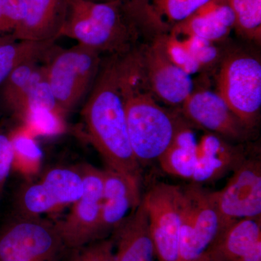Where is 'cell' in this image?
<instances>
[{
  "label": "cell",
  "instance_id": "cell-1",
  "mask_svg": "<svg viewBox=\"0 0 261 261\" xmlns=\"http://www.w3.org/2000/svg\"><path fill=\"white\" fill-rule=\"evenodd\" d=\"M121 53L100 68L83 109L89 140L107 167L141 178V166L130 146L126 116Z\"/></svg>",
  "mask_w": 261,
  "mask_h": 261
},
{
  "label": "cell",
  "instance_id": "cell-2",
  "mask_svg": "<svg viewBox=\"0 0 261 261\" xmlns=\"http://www.w3.org/2000/svg\"><path fill=\"white\" fill-rule=\"evenodd\" d=\"M122 68L130 146L140 166H148L169 148L182 121L156 102L140 62L122 56Z\"/></svg>",
  "mask_w": 261,
  "mask_h": 261
},
{
  "label": "cell",
  "instance_id": "cell-3",
  "mask_svg": "<svg viewBox=\"0 0 261 261\" xmlns=\"http://www.w3.org/2000/svg\"><path fill=\"white\" fill-rule=\"evenodd\" d=\"M137 30L122 0H65L58 38H70L98 53L115 55L133 48Z\"/></svg>",
  "mask_w": 261,
  "mask_h": 261
},
{
  "label": "cell",
  "instance_id": "cell-4",
  "mask_svg": "<svg viewBox=\"0 0 261 261\" xmlns=\"http://www.w3.org/2000/svg\"><path fill=\"white\" fill-rule=\"evenodd\" d=\"M47 65V80L65 115L80 102L93 86L100 68V53L77 44L56 49Z\"/></svg>",
  "mask_w": 261,
  "mask_h": 261
},
{
  "label": "cell",
  "instance_id": "cell-5",
  "mask_svg": "<svg viewBox=\"0 0 261 261\" xmlns=\"http://www.w3.org/2000/svg\"><path fill=\"white\" fill-rule=\"evenodd\" d=\"M217 92L247 128L257 122L261 108V63L250 53L236 51L223 60Z\"/></svg>",
  "mask_w": 261,
  "mask_h": 261
},
{
  "label": "cell",
  "instance_id": "cell-6",
  "mask_svg": "<svg viewBox=\"0 0 261 261\" xmlns=\"http://www.w3.org/2000/svg\"><path fill=\"white\" fill-rule=\"evenodd\" d=\"M181 223L178 261H198L222 228L212 192L198 185L182 187Z\"/></svg>",
  "mask_w": 261,
  "mask_h": 261
},
{
  "label": "cell",
  "instance_id": "cell-7",
  "mask_svg": "<svg viewBox=\"0 0 261 261\" xmlns=\"http://www.w3.org/2000/svg\"><path fill=\"white\" fill-rule=\"evenodd\" d=\"M83 191L80 165L51 168L39 181L20 189L15 198L18 216L40 217L42 214L73 205Z\"/></svg>",
  "mask_w": 261,
  "mask_h": 261
},
{
  "label": "cell",
  "instance_id": "cell-8",
  "mask_svg": "<svg viewBox=\"0 0 261 261\" xmlns=\"http://www.w3.org/2000/svg\"><path fill=\"white\" fill-rule=\"evenodd\" d=\"M142 200L159 261H178L182 187L166 183L156 184Z\"/></svg>",
  "mask_w": 261,
  "mask_h": 261
},
{
  "label": "cell",
  "instance_id": "cell-9",
  "mask_svg": "<svg viewBox=\"0 0 261 261\" xmlns=\"http://www.w3.org/2000/svg\"><path fill=\"white\" fill-rule=\"evenodd\" d=\"M232 171L224 188L212 192L221 228L239 220L260 218V161L245 158Z\"/></svg>",
  "mask_w": 261,
  "mask_h": 261
},
{
  "label": "cell",
  "instance_id": "cell-10",
  "mask_svg": "<svg viewBox=\"0 0 261 261\" xmlns=\"http://www.w3.org/2000/svg\"><path fill=\"white\" fill-rule=\"evenodd\" d=\"M59 228L41 217L18 216L0 233V261H40L56 246Z\"/></svg>",
  "mask_w": 261,
  "mask_h": 261
},
{
  "label": "cell",
  "instance_id": "cell-11",
  "mask_svg": "<svg viewBox=\"0 0 261 261\" xmlns=\"http://www.w3.org/2000/svg\"><path fill=\"white\" fill-rule=\"evenodd\" d=\"M141 51L149 90L169 106H182L192 93L194 83L187 74L168 59L160 39Z\"/></svg>",
  "mask_w": 261,
  "mask_h": 261
},
{
  "label": "cell",
  "instance_id": "cell-12",
  "mask_svg": "<svg viewBox=\"0 0 261 261\" xmlns=\"http://www.w3.org/2000/svg\"><path fill=\"white\" fill-rule=\"evenodd\" d=\"M84 191L73 204L70 214L58 225L61 237L79 243L97 234L103 196V171L89 164L80 165Z\"/></svg>",
  "mask_w": 261,
  "mask_h": 261
},
{
  "label": "cell",
  "instance_id": "cell-13",
  "mask_svg": "<svg viewBox=\"0 0 261 261\" xmlns=\"http://www.w3.org/2000/svg\"><path fill=\"white\" fill-rule=\"evenodd\" d=\"M184 115L196 126L232 140L246 138L247 128L217 92L194 90L181 106Z\"/></svg>",
  "mask_w": 261,
  "mask_h": 261
},
{
  "label": "cell",
  "instance_id": "cell-14",
  "mask_svg": "<svg viewBox=\"0 0 261 261\" xmlns=\"http://www.w3.org/2000/svg\"><path fill=\"white\" fill-rule=\"evenodd\" d=\"M198 137L190 158L187 178L194 185L219 179L245 159L242 150L216 134L207 130Z\"/></svg>",
  "mask_w": 261,
  "mask_h": 261
},
{
  "label": "cell",
  "instance_id": "cell-15",
  "mask_svg": "<svg viewBox=\"0 0 261 261\" xmlns=\"http://www.w3.org/2000/svg\"><path fill=\"white\" fill-rule=\"evenodd\" d=\"M103 171V196L98 233L116 229L137 208L141 178L111 168Z\"/></svg>",
  "mask_w": 261,
  "mask_h": 261
},
{
  "label": "cell",
  "instance_id": "cell-16",
  "mask_svg": "<svg viewBox=\"0 0 261 261\" xmlns=\"http://www.w3.org/2000/svg\"><path fill=\"white\" fill-rule=\"evenodd\" d=\"M25 15L11 35L20 40H56L65 14V0H24Z\"/></svg>",
  "mask_w": 261,
  "mask_h": 261
},
{
  "label": "cell",
  "instance_id": "cell-17",
  "mask_svg": "<svg viewBox=\"0 0 261 261\" xmlns=\"http://www.w3.org/2000/svg\"><path fill=\"white\" fill-rule=\"evenodd\" d=\"M235 15L228 0H212L171 29L176 36H195L212 42L224 40L235 29Z\"/></svg>",
  "mask_w": 261,
  "mask_h": 261
},
{
  "label": "cell",
  "instance_id": "cell-18",
  "mask_svg": "<svg viewBox=\"0 0 261 261\" xmlns=\"http://www.w3.org/2000/svg\"><path fill=\"white\" fill-rule=\"evenodd\" d=\"M212 0H122L130 18L172 29L185 21Z\"/></svg>",
  "mask_w": 261,
  "mask_h": 261
},
{
  "label": "cell",
  "instance_id": "cell-19",
  "mask_svg": "<svg viewBox=\"0 0 261 261\" xmlns=\"http://www.w3.org/2000/svg\"><path fill=\"white\" fill-rule=\"evenodd\" d=\"M260 242V218L239 220L221 228L206 255L214 261H239Z\"/></svg>",
  "mask_w": 261,
  "mask_h": 261
},
{
  "label": "cell",
  "instance_id": "cell-20",
  "mask_svg": "<svg viewBox=\"0 0 261 261\" xmlns=\"http://www.w3.org/2000/svg\"><path fill=\"white\" fill-rule=\"evenodd\" d=\"M116 229L119 238V252L116 261L154 260L155 250L142 200Z\"/></svg>",
  "mask_w": 261,
  "mask_h": 261
},
{
  "label": "cell",
  "instance_id": "cell-21",
  "mask_svg": "<svg viewBox=\"0 0 261 261\" xmlns=\"http://www.w3.org/2000/svg\"><path fill=\"white\" fill-rule=\"evenodd\" d=\"M55 42L20 40L11 34L0 36V84L20 65L49 58L57 49Z\"/></svg>",
  "mask_w": 261,
  "mask_h": 261
},
{
  "label": "cell",
  "instance_id": "cell-22",
  "mask_svg": "<svg viewBox=\"0 0 261 261\" xmlns=\"http://www.w3.org/2000/svg\"><path fill=\"white\" fill-rule=\"evenodd\" d=\"M10 136L14 152L13 168L25 176L36 174L42 163V151L35 137L23 126Z\"/></svg>",
  "mask_w": 261,
  "mask_h": 261
},
{
  "label": "cell",
  "instance_id": "cell-23",
  "mask_svg": "<svg viewBox=\"0 0 261 261\" xmlns=\"http://www.w3.org/2000/svg\"><path fill=\"white\" fill-rule=\"evenodd\" d=\"M235 15V29L249 40H261V0H228Z\"/></svg>",
  "mask_w": 261,
  "mask_h": 261
},
{
  "label": "cell",
  "instance_id": "cell-24",
  "mask_svg": "<svg viewBox=\"0 0 261 261\" xmlns=\"http://www.w3.org/2000/svg\"><path fill=\"white\" fill-rule=\"evenodd\" d=\"M37 63L38 62H30L20 65L3 82L5 101L17 116L23 107L29 84L34 70L37 68Z\"/></svg>",
  "mask_w": 261,
  "mask_h": 261
},
{
  "label": "cell",
  "instance_id": "cell-25",
  "mask_svg": "<svg viewBox=\"0 0 261 261\" xmlns=\"http://www.w3.org/2000/svg\"><path fill=\"white\" fill-rule=\"evenodd\" d=\"M64 116L63 113L40 108L29 111L21 121L34 137L55 136L64 132Z\"/></svg>",
  "mask_w": 261,
  "mask_h": 261
},
{
  "label": "cell",
  "instance_id": "cell-26",
  "mask_svg": "<svg viewBox=\"0 0 261 261\" xmlns=\"http://www.w3.org/2000/svg\"><path fill=\"white\" fill-rule=\"evenodd\" d=\"M165 53L173 64L192 75L201 70L200 67L190 56L181 38L173 34L159 38Z\"/></svg>",
  "mask_w": 261,
  "mask_h": 261
},
{
  "label": "cell",
  "instance_id": "cell-27",
  "mask_svg": "<svg viewBox=\"0 0 261 261\" xmlns=\"http://www.w3.org/2000/svg\"><path fill=\"white\" fill-rule=\"evenodd\" d=\"M178 37L181 38L185 47L201 70L212 66L219 61L220 51L214 42L195 36Z\"/></svg>",
  "mask_w": 261,
  "mask_h": 261
},
{
  "label": "cell",
  "instance_id": "cell-28",
  "mask_svg": "<svg viewBox=\"0 0 261 261\" xmlns=\"http://www.w3.org/2000/svg\"><path fill=\"white\" fill-rule=\"evenodd\" d=\"M25 15L24 0H0V31L11 34Z\"/></svg>",
  "mask_w": 261,
  "mask_h": 261
},
{
  "label": "cell",
  "instance_id": "cell-29",
  "mask_svg": "<svg viewBox=\"0 0 261 261\" xmlns=\"http://www.w3.org/2000/svg\"><path fill=\"white\" fill-rule=\"evenodd\" d=\"M14 152L10 136L0 132V198L13 168Z\"/></svg>",
  "mask_w": 261,
  "mask_h": 261
},
{
  "label": "cell",
  "instance_id": "cell-30",
  "mask_svg": "<svg viewBox=\"0 0 261 261\" xmlns=\"http://www.w3.org/2000/svg\"><path fill=\"white\" fill-rule=\"evenodd\" d=\"M87 261H116L111 253L110 244H103L94 250L89 255Z\"/></svg>",
  "mask_w": 261,
  "mask_h": 261
},
{
  "label": "cell",
  "instance_id": "cell-31",
  "mask_svg": "<svg viewBox=\"0 0 261 261\" xmlns=\"http://www.w3.org/2000/svg\"><path fill=\"white\" fill-rule=\"evenodd\" d=\"M198 261H214V260H211L210 257L207 256V255H206V254H205V255H204V256L202 257V258H201L200 260H199Z\"/></svg>",
  "mask_w": 261,
  "mask_h": 261
},
{
  "label": "cell",
  "instance_id": "cell-32",
  "mask_svg": "<svg viewBox=\"0 0 261 261\" xmlns=\"http://www.w3.org/2000/svg\"><path fill=\"white\" fill-rule=\"evenodd\" d=\"M93 1L99 2V0H93ZM113 1V0H102V2Z\"/></svg>",
  "mask_w": 261,
  "mask_h": 261
}]
</instances>
